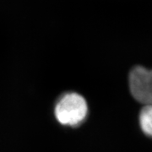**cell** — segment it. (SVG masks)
Masks as SVG:
<instances>
[{
    "mask_svg": "<svg viewBox=\"0 0 152 152\" xmlns=\"http://www.w3.org/2000/svg\"><path fill=\"white\" fill-rule=\"evenodd\" d=\"M88 105L78 93L71 92L60 98L55 107V116L60 124L75 126L86 118Z\"/></svg>",
    "mask_w": 152,
    "mask_h": 152,
    "instance_id": "obj_1",
    "label": "cell"
},
{
    "mask_svg": "<svg viewBox=\"0 0 152 152\" xmlns=\"http://www.w3.org/2000/svg\"><path fill=\"white\" fill-rule=\"evenodd\" d=\"M132 96L143 105H152V69L134 66L129 75Z\"/></svg>",
    "mask_w": 152,
    "mask_h": 152,
    "instance_id": "obj_2",
    "label": "cell"
},
{
    "mask_svg": "<svg viewBox=\"0 0 152 152\" xmlns=\"http://www.w3.org/2000/svg\"><path fill=\"white\" fill-rule=\"evenodd\" d=\"M139 123L142 132L152 138V105H144L140 112Z\"/></svg>",
    "mask_w": 152,
    "mask_h": 152,
    "instance_id": "obj_3",
    "label": "cell"
}]
</instances>
